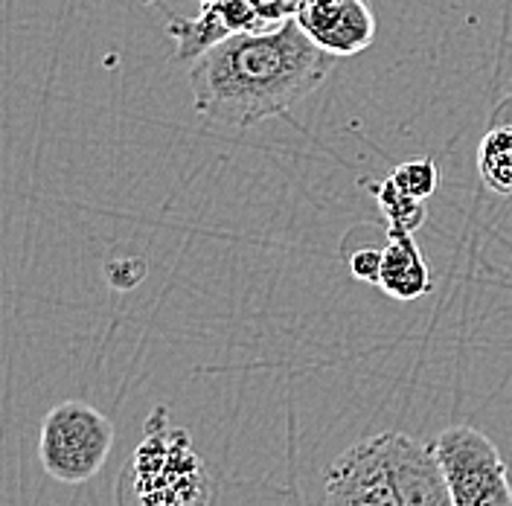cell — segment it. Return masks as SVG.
I'll return each mask as SVG.
<instances>
[{"label":"cell","instance_id":"14","mask_svg":"<svg viewBox=\"0 0 512 506\" xmlns=\"http://www.w3.org/2000/svg\"><path fill=\"white\" fill-rule=\"evenodd\" d=\"M277 6L283 9V15H294V9L300 6V0H277Z\"/></svg>","mask_w":512,"mask_h":506},{"label":"cell","instance_id":"1","mask_svg":"<svg viewBox=\"0 0 512 506\" xmlns=\"http://www.w3.org/2000/svg\"><path fill=\"white\" fill-rule=\"evenodd\" d=\"M335 59L288 15L268 30L236 32L204 50L190 67L192 105L210 126L245 131L315 94Z\"/></svg>","mask_w":512,"mask_h":506},{"label":"cell","instance_id":"8","mask_svg":"<svg viewBox=\"0 0 512 506\" xmlns=\"http://www.w3.org/2000/svg\"><path fill=\"white\" fill-rule=\"evenodd\" d=\"M379 288L393 300H416L431 291V268L416 245L414 233L387 230V245L382 248V277Z\"/></svg>","mask_w":512,"mask_h":506},{"label":"cell","instance_id":"12","mask_svg":"<svg viewBox=\"0 0 512 506\" xmlns=\"http://www.w3.org/2000/svg\"><path fill=\"white\" fill-rule=\"evenodd\" d=\"M390 181L411 198L419 201H428L437 187H440V169L431 158H416L399 163L393 172H390Z\"/></svg>","mask_w":512,"mask_h":506},{"label":"cell","instance_id":"9","mask_svg":"<svg viewBox=\"0 0 512 506\" xmlns=\"http://www.w3.org/2000/svg\"><path fill=\"white\" fill-rule=\"evenodd\" d=\"M210 506H309L294 483L274 477H224Z\"/></svg>","mask_w":512,"mask_h":506},{"label":"cell","instance_id":"6","mask_svg":"<svg viewBox=\"0 0 512 506\" xmlns=\"http://www.w3.org/2000/svg\"><path fill=\"white\" fill-rule=\"evenodd\" d=\"M297 24L332 56H355L376 41V15L370 0H300Z\"/></svg>","mask_w":512,"mask_h":506},{"label":"cell","instance_id":"7","mask_svg":"<svg viewBox=\"0 0 512 506\" xmlns=\"http://www.w3.org/2000/svg\"><path fill=\"white\" fill-rule=\"evenodd\" d=\"M384 448L399 506H454L434 445L402 431H384Z\"/></svg>","mask_w":512,"mask_h":506},{"label":"cell","instance_id":"3","mask_svg":"<svg viewBox=\"0 0 512 506\" xmlns=\"http://www.w3.org/2000/svg\"><path fill=\"white\" fill-rule=\"evenodd\" d=\"M117 440L114 422L94 405L70 399L44 413L38 434V460L53 480L76 486L94 480Z\"/></svg>","mask_w":512,"mask_h":506},{"label":"cell","instance_id":"10","mask_svg":"<svg viewBox=\"0 0 512 506\" xmlns=\"http://www.w3.org/2000/svg\"><path fill=\"white\" fill-rule=\"evenodd\" d=\"M483 187L495 195H512V126H492L478 146Z\"/></svg>","mask_w":512,"mask_h":506},{"label":"cell","instance_id":"13","mask_svg":"<svg viewBox=\"0 0 512 506\" xmlns=\"http://www.w3.org/2000/svg\"><path fill=\"white\" fill-rule=\"evenodd\" d=\"M350 271L355 280L370 285H379L382 277V251L379 248H361V251L352 253Z\"/></svg>","mask_w":512,"mask_h":506},{"label":"cell","instance_id":"5","mask_svg":"<svg viewBox=\"0 0 512 506\" xmlns=\"http://www.w3.org/2000/svg\"><path fill=\"white\" fill-rule=\"evenodd\" d=\"M326 506H399L390 477L384 431L350 445L323 475Z\"/></svg>","mask_w":512,"mask_h":506},{"label":"cell","instance_id":"2","mask_svg":"<svg viewBox=\"0 0 512 506\" xmlns=\"http://www.w3.org/2000/svg\"><path fill=\"white\" fill-rule=\"evenodd\" d=\"M222 475L195 451L187 428L169 425L158 405L143 425V440L117 480L120 506H210Z\"/></svg>","mask_w":512,"mask_h":506},{"label":"cell","instance_id":"4","mask_svg":"<svg viewBox=\"0 0 512 506\" xmlns=\"http://www.w3.org/2000/svg\"><path fill=\"white\" fill-rule=\"evenodd\" d=\"M431 445L446 472L454 506H512L510 469L480 428L451 425Z\"/></svg>","mask_w":512,"mask_h":506},{"label":"cell","instance_id":"11","mask_svg":"<svg viewBox=\"0 0 512 506\" xmlns=\"http://www.w3.org/2000/svg\"><path fill=\"white\" fill-rule=\"evenodd\" d=\"M376 201H379L384 219H387V230L416 233L425 224V201L405 195L390 178L376 187Z\"/></svg>","mask_w":512,"mask_h":506}]
</instances>
